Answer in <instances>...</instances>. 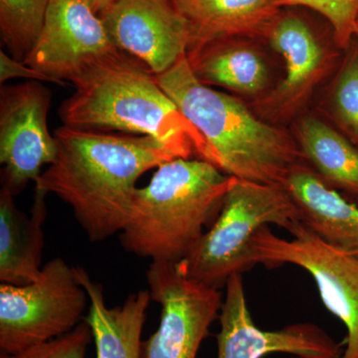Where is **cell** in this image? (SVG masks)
Masks as SVG:
<instances>
[{"mask_svg":"<svg viewBox=\"0 0 358 358\" xmlns=\"http://www.w3.org/2000/svg\"><path fill=\"white\" fill-rule=\"evenodd\" d=\"M57 155L35 189L70 205L91 242L122 232L128 222L136 181L150 169L178 159L148 136H117L94 129H56Z\"/></svg>","mask_w":358,"mask_h":358,"instance_id":"1","label":"cell"},{"mask_svg":"<svg viewBox=\"0 0 358 358\" xmlns=\"http://www.w3.org/2000/svg\"><path fill=\"white\" fill-rule=\"evenodd\" d=\"M75 92L59 108L64 126L152 136L178 159L210 162L208 145L143 63L121 52L71 81Z\"/></svg>","mask_w":358,"mask_h":358,"instance_id":"2","label":"cell"},{"mask_svg":"<svg viewBox=\"0 0 358 358\" xmlns=\"http://www.w3.org/2000/svg\"><path fill=\"white\" fill-rule=\"evenodd\" d=\"M155 79L203 136L210 164L241 180L285 186L303 159L291 136L258 119L239 99L201 83L186 56Z\"/></svg>","mask_w":358,"mask_h":358,"instance_id":"3","label":"cell"},{"mask_svg":"<svg viewBox=\"0 0 358 358\" xmlns=\"http://www.w3.org/2000/svg\"><path fill=\"white\" fill-rule=\"evenodd\" d=\"M138 188L122 246L152 261L178 262L203 234L237 178L200 159H176L157 167Z\"/></svg>","mask_w":358,"mask_h":358,"instance_id":"4","label":"cell"},{"mask_svg":"<svg viewBox=\"0 0 358 358\" xmlns=\"http://www.w3.org/2000/svg\"><path fill=\"white\" fill-rule=\"evenodd\" d=\"M301 222L300 210L284 185L238 179L226 194L210 229L181 260L186 275L220 289L231 275L255 267L252 242L268 225L292 229Z\"/></svg>","mask_w":358,"mask_h":358,"instance_id":"5","label":"cell"},{"mask_svg":"<svg viewBox=\"0 0 358 358\" xmlns=\"http://www.w3.org/2000/svg\"><path fill=\"white\" fill-rule=\"evenodd\" d=\"M89 294L62 258L45 264L38 280L0 286V352L13 355L70 333L85 320Z\"/></svg>","mask_w":358,"mask_h":358,"instance_id":"6","label":"cell"},{"mask_svg":"<svg viewBox=\"0 0 358 358\" xmlns=\"http://www.w3.org/2000/svg\"><path fill=\"white\" fill-rule=\"evenodd\" d=\"M293 239L277 236L268 227L257 233L252 253L267 268L294 265L312 275L327 310L346 329L341 358H358V260L334 248L299 222L289 231Z\"/></svg>","mask_w":358,"mask_h":358,"instance_id":"7","label":"cell"},{"mask_svg":"<svg viewBox=\"0 0 358 358\" xmlns=\"http://www.w3.org/2000/svg\"><path fill=\"white\" fill-rule=\"evenodd\" d=\"M147 281L150 298L162 313L159 329L143 341L141 358H196L219 317L220 292L188 277L181 261H152Z\"/></svg>","mask_w":358,"mask_h":358,"instance_id":"8","label":"cell"},{"mask_svg":"<svg viewBox=\"0 0 358 358\" xmlns=\"http://www.w3.org/2000/svg\"><path fill=\"white\" fill-rule=\"evenodd\" d=\"M50 105V92L37 81L0 89L1 185L13 196L56 159L57 143L47 124Z\"/></svg>","mask_w":358,"mask_h":358,"instance_id":"9","label":"cell"},{"mask_svg":"<svg viewBox=\"0 0 358 358\" xmlns=\"http://www.w3.org/2000/svg\"><path fill=\"white\" fill-rule=\"evenodd\" d=\"M121 52L100 15L82 0H50L41 32L24 63L67 84Z\"/></svg>","mask_w":358,"mask_h":358,"instance_id":"10","label":"cell"},{"mask_svg":"<svg viewBox=\"0 0 358 358\" xmlns=\"http://www.w3.org/2000/svg\"><path fill=\"white\" fill-rule=\"evenodd\" d=\"M219 313L217 358H264L285 353L298 358H341L345 343H338L310 322L289 324L275 331L260 329L250 313L243 275H231Z\"/></svg>","mask_w":358,"mask_h":358,"instance_id":"11","label":"cell"},{"mask_svg":"<svg viewBox=\"0 0 358 358\" xmlns=\"http://www.w3.org/2000/svg\"><path fill=\"white\" fill-rule=\"evenodd\" d=\"M115 46L162 74L189 49L187 25L171 0H117L101 14Z\"/></svg>","mask_w":358,"mask_h":358,"instance_id":"12","label":"cell"},{"mask_svg":"<svg viewBox=\"0 0 358 358\" xmlns=\"http://www.w3.org/2000/svg\"><path fill=\"white\" fill-rule=\"evenodd\" d=\"M171 1L187 25L188 52L220 40L266 37L282 9L280 0Z\"/></svg>","mask_w":358,"mask_h":358,"instance_id":"13","label":"cell"},{"mask_svg":"<svg viewBox=\"0 0 358 358\" xmlns=\"http://www.w3.org/2000/svg\"><path fill=\"white\" fill-rule=\"evenodd\" d=\"M285 187L300 210L301 222L334 248L358 260V205L327 186L301 162L289 173Z\"/></svg>","mask_w":358,"mask_h":358,"instance_id":"14","label":"cell"},{"mask_svg":"<svg viewBox=\"0 0 358 358\" xmlns=\"http://www.w3.org/2000/svg\"><path fill=\"white\" fill-rule=\"evenodd\" d=\"M266 38L284 60L286 76L265 105L274 114H288L307 98L319 80L324 51L310 26L294 14H280Z\"/></svg>","mask_w":358,"mask_h":358,"instance_id":"15","label":"cell"},{"mask_svg":"<svg viewBox=\"0 0 358 358\" xmlns=\"http://www.w3.org/2000/svg\"><path fill=\"white\" fill-rule=\"evenodd\" d=\"M80 284L89 294L88 322L96 345V358H141L143 324L150 306V291L131 294L119 307H107L102 285L84 268H75Z\"/></svg>","mask_w":358,"mask_h":358,"instance_id":"16","label":"cell"},{"mask_svg":"<svg viewBox=\"0 0 358 358\" xmlns=\"http://www.w3.org/2000/svg\"><path fill=\"white\" fill-rule=\"evenodd\" d=\"M46 193L35 189L31 216L16 207L14 196L0 192V281L1 284L25 286L41 274L42 252L47 215Z\"/></svg>","mask_w":358,"mask_h":358,"instance_id":"17","label":"cell"},{"mask_svg":"<svg viewBox=\"0 0 358 358\" xmlns=\"http://www.w3.org/2000/svg\"><path fill=\"white\" fill-rule=\"evenodd\" d=\"M193 74L201 83L215 85L245 95H255L266 88L268 73L260 54L236 41L212 42L186 54Z\"/></svg>","mask_w":358,"mask_h":358,"instance_id":"18","label":"cell"},{"mask_svg":"<svg viewBox=\"0 0 358 358\" xmlns=\"http://www.w3.org/2000/svg\"><path fill=\"white\" fill-rule=\"evenodd\" d=\"M303 159L334 189L358 197V148L317 117H303L296 126Z\"/></svg>","mask_w":358,"mask_h":358,"instance_id":"19","label":"cell"},{"mask_svg":"<svg viewBox=\"0 0 358 358\" xmlns=\"http://www.w3.org/2000/svg\"><path fill=\"white\" fill-rule=\"evenodd\" d=\"M50 0H0V34L11 57L24 62L38 38Z\"/></svg>","mask_w":358,"mask_h":358,"instance_id":"20","label":"cell"},{"mask_svg":"<svg viewBox=\"0 0 358 358\" xmlns=\"http://www.w3.org/2000/svg\"><path fill=\"white\" fill-rule=\"evenodd\" d=\"M339 71L331 96V107L339 126L358 148V43L350 44Z\"/></svg>","mask_w":358,"mask_h":358,"instance_id":"21","label":"cell"},{"mask_svg":"<svg viewBox=\"0 0 358 358\" xmlns=\"http://www.w3.org/2000/svg\"><path fill=\"white\" fill-rule=\"evenodd\" d=\"M280 7L305 6L324 16L334 30V40L341 49L350 48L358 21V0H280Z\"/></svg>","mask_w":358,"mask_h":358,"instance_id":"22","label":"cell"},{"mask_svg":"<svg viewBox=\"0 0 358 358\" xmlns=\"http://www.w3.org/2000/svg\"><path fill=\"white\" fill-rule=\"evenodd\" d=\"M92 339L91 327L84 320L64 336L13 355L1 353L0 358H85Z\"/></svg>","mask_w":358,"mask_h":358,"instance_id":"23","label":"cell"},{"mask_svg":"<svg viewBox=\"0 0 358 358\" xmlns=\"http://www.w3.org/2000/svg\"><path fill=\"white\" fill-rule=\"evenodd\" d=\"M14 78H25V79L32 80V81L48 82V83L57 84L60 86L67 85L44 74V73L33 69L30 66L26 65L24 62L15 60L1 50L0 51V82L3 84Z\"/></svg>","mask_w":358,"mask_h":358,"instance_id":"24","label":"cell"},{"mask_svg":"<svg viewBox=\"0 0 358 358\" xmlns=\"http://www.w3.org/2000/svg\"><path fill=\"white\" fill-rule=\"evenodd\" d=\"M99 15L105 13L117 0H82Z\"/></svg>","mask_w":358,"mask_h":358,"instance_id":"25","label":"cell"},{"mask_svg":"<svg viewBox=\"0 0 358 358\" xmlns=\"http://www.w3.org/2000/svg\"><path fill=\"white\" fill-rule=\"evenodd\" d=\"M353 39H357L358 43V21L355 27V36H353Z\"/></svg>","mask_w":358,"mask_h":358,"instance_id":"26","label":"cell"}]
</instances>
